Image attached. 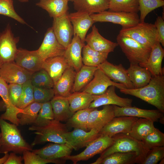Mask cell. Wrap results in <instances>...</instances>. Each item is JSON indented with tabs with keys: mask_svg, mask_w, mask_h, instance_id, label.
<instances>
[{
	"mask_svg": "<svg viewBox=\"0 0 164 164\" xmlns=\"http://www.w3.org/2000/svg\"><path fill=\"white\" fill-rule=\"evenodd\" d=\"M164 157V146L155 148L147 151L141 164H156Z\"/></svg>",
	"mask_w": 164,
	"mask_h": 164,
	"instance_id": "cell-48",
	"label": "cell"
},
{
	"mask_svg": "<svg viewBox=\"0 0 164 164\" xmlns=\"http://www.w3.org/2000/svg\"><path fill=\"white\" fill-rule=\"evenodd\" d=\"M127 70L134 89L139 88L146 85L152 77L151 73L147 68L140 66L138 64L130 63L129 67Z\"/></svg>",
	"mask_w": 164,
	"mask_h": 164,
	"instance_id": "cell-29",
	"label": "cell"
},
{
	"mask_svg": "<svg viewBox=\"0 0 164 164\" xmlns=\"http://www.w3.org/2000/svg\"><path fill=\"white\" fill-rule=\"evenodd\" d=\"M115 88L114 86H111L103 94L99 95H92L93 100L89 108H96L107 105H114L120 107L132 106L133 100L118 96L115 93Z\"/></svg>",
	"mask_w": 164,
	"mask_h": 164,
	"instance_id": "cell-16",
	"label": "cell"
},
{
	"mask_svg": "<svg viewBox=\"0 0 164 164\" xmlns=\"http://www.w3.org/2000/svg\"><path fill=\"white\" fill-rule=\"evenodd\" d=\"M94 108H89L75 112L67 121V125L74 128H80L87 131V122L88 116Z\"/></svg>",
	"mask_w": 164,
	"mask_h": 164,
	"instance_id": "cell-40",
	"label": "cell"
},
{
	"mask_svg": "<svg viewBox=\"0 0 164 164\" xmlns=\"http://www.w3.org/2000/svg\"><path fill=\"white\" fill-rule=\"evenodd\" d=\"M14 61L22 68L32 73L42 69L43 63L37 50L29 51L22 49H18Z\"/></svg>",
	"mask_w": 164,
	"mask_h": 164,
	"instance_id": "cell-19",
	"label": "cell"
},
{
	"mask_svg": "<svg viewBox=\"0 0 164 164\" xmlns=\"http://www.w3.org/2000/svg\"><path fill=\"white\" fill-rule=\"evenodd\" d=\"M138 155L135 152H116L103 159L99 164H139Z\"/></svg>",
	"mask_w": 164,
	"mask_h": 164,
	"instance_id": "cell-36",
	"label": "cell"
},
{
	"mask_svg": "<svg viewBox=\"0 0 164 164\" xmlns=\"http://www.w3.org/2000/svg\"><path fill=\"white\" fill-rule=\"evenodd\" d=\"M95 22H108L120 25L122 29L133 27L140 22L138 13L106 10L90 15Z\"/></svg>",
	"mask_w": 164,
	"mask_h": 164,
	"instance_id": "cell-7",
	"label": "cell"
},
{
	"mask_svg": "<svg viewBox=\"0 0 164 164\" xmlns=\"http://www.w3.org/2000/svg\"><path fill=\"white\" fill-rule=\"evenodd\" d=\"M29 130L34 131V133L36 135L31 145L32 146L46 142L67 144L64 134L68 132L67 126L54 119L43 126L37 127L32 125Z\"/></svg>",
	"mask_w": 164,
	"mask_h": 164,
	"instance_id": "cell-4",
	"label": "cell"
},
{
	"mask_svg": "<svg viewBox=\"0 0 164 164\" xmlns=\"http://www.w3.org/2000/svg\"><path fill=\"white\" fill-rule=\"evenodd\" d=\"M121 93L139 98L164 113V75L152 76L148 84L138 89L123 88Z\"/></svg>",
	"mask_w": 164,
	"mask_h": 164,
	"instance_id": "cell-1",
	"label": "cell"
},
{
	"mask_svg": "<svg viewBox=\"0 0 164 164\" xmlns=\"http://www.w3.org/2000/svg\"><path fill=\"white\" fill-rule=\"evenodd\" d=\"M20 1L22 2H26L28 1V0H19Z\"/></svg>",
	"mask_w": 164,
	"mask_h": 164,
	"instance_id": "cell-54",
	"label": "cell"
},
{
	"mask_svg": "<svg viewBox=\"0 0 164 164\" xmlns=\"http://www.w3.org/2000/svg\"><path fill=\"white\" fill-rule=\"evenodd\" d=\"M67 97L69 103L70 109L74 113L89 108L93 100L92 94L83 91L72 93Z\"/></svg>",
	"mask_w": 164,
	"mask_h": 164,
	"instance_id": "cell-34",
	"label": "cell"
},
{
	"mask_svg": "<svg viewBox=\"0 0 164 164\" xmlns=\"http://www.w3.org/2000/svg\"><path fill=\"white\" fill-rule=\"evenodd\" d=\"M85 41L91 49L101 52L109 53L113 52L118 46L117 43L112 42L103 37L95 25L92 26L91 31L87 35Z\"/></svg>",
	"mask_w": 164,
	"mask_h": 164,
	"instance_id": "cell-23",
	"label": "cell"
},
{
	"mask_svg": "<svg viewBox=\"0 0 164 164\" xmlns=\"http://www.w3.org/2000/svg\"><path fill=\"white\" fill-rule=\"evenodd\" d=\"M54 119L57 121H67L74 113L70 109V104L67 97L54 96L50 101Z\"/></svg>",
	"mask_w": 164,
	"mask_h": 164,
	"instance_id": "cell-30",
	"label": "cell"
},
{
	"mask_svg": "<svg viewBox=\"0 0 164 164\" xmlns=\"http://www.w3.org/2000/svg\"><path fill=\"white\" fill-rule=\"evenodd\" d=\"M119 34L129 37L151 49L157 42L156 29L155 25L144 21L140 22L130 28L122 29Z\"/></svg>",
	"mask_w": 164,
	"mask_h": 164,
	"instance_id": "cell-6",
	"label": "cell"
},
{
	"mask_svg": "<svg viewBox=\"0 0 164 164\" xmlns=\"http://www.w3.org/2000/svg\"><path fill=\"white\" fill-rule=\"evenodd\" d=\"M23 160L21 156L17 155L15 152H11L4 164H21Z\"/></svg>",
	"mask_w": 164,
	"mask_h": 164,
	"instance_id": "cell-52",
	"label": "cell"
},
{
	"mask_svg": "<svg viewBox=\"0 0 164 164\" xmlns=\"http://www.w3.org/2000/svg\"><path fill=\"white\" fill-rule=\"evenodd\" d=\"M54 119V114L50 101L42 103L37 118L32 125L42 127Z\"/></svg>",
	"mask_w": 164,
	"mask_h": 164,
	"instance_id": "cell-43",
	"label": "cell"
},
{
	"mask_svg": "<svg viewBox=\"0 0 164 164\" xmlns=\"http://www.w3.org/2000/svg\"><path fill=\"white\" fill-rule=\"evenodd\" d=\"M68 17L73 25V35L77 36L84 43L87 33L95 22L86 12L77 11L69 14Z\"/></svg>",
	"mask_w": 164,
	"mask_h": 164,
	"instance_id": "cell-20",
	"label": "cell"
},
{
	"mask_svg": "<svg viewBox=\"0 0 164 164\" xmlns=\"http://www.w3.org/2000/svg\"><path fill=\"white\" fill-rule=\"evenodd\" d=\"M77 35H73L72 41L66 49L63 56L69 66L78 72L83 65L81 53L85 45Z\"/></svg>",
	"mask_w": 164,
	"mask_h": 164,
	"instance_id": "cell-24",
	"label": "cell"
},
{
	"mask_svg": "<svg viewBox=\"0 0 164 164\" xmlns=\"http://www.w3.org/2000/svg\"><path fill=\"white\" fill-rule=\"evenodd\" d=\"M108 9L111 11L138 13V0H110Z\"/></svg>",
	"mask_w": 164,
	"mask_h": 164,
	"instance_id": "cell-39",
	"label": "cell"
},
{
	"mask_svg": "<svg viewBox=\"0 0 164 164\" xmlns=\"http://www.w3.org/2000/svg\"><path fill=\"white\" fill-rule=\"evenodd\" d=\"M97 67L111 80L124 85L127 88L134 89L128 76L127 70L121 64L114 65L106 60Z\"/></svg>",
	"mask_w": 164,
	"mask_h": 164,
	"instance_id": "cell-18",
	"label": "cell"
},
{
	"mask_svg": "<svg viewBox=\"0 0 164 164\" xmlns=\"http://www.w3.org/2000/svg\"><path fill=\"white\" fill-rule=\"evenodd\" d=\"M7 84L0 77V96L6 107L5 112L1 115L0 118L4 120L9 121L18 126L19 125L18 115L22 113L23 110L17 108L12 103L9 95Z\"/></svg>",
	"mask_w": 164,
	"mask_h": 164,
	"instance_id": "cell-22",
	"label": "cell"
},
{
	"mask_svg": "<svg viewBox=\"0 0 164 164\" xmlns=\"http://www.w3.org/2000/svg\"><path fill=\"white\" fill-rule=\"evenodd\" d=\"M9 154L8 153H6L4 154V156L0 158V164H4L7 160Z\"/></svg>",
	"mask_w": 164,
	"mask_h": 164,
	"instance_id": "cell-53",
	"label": "cell"
},
{
	"mask_svg": "<svg viewBox=\"0 0 164 164\" xmlns=\"http://www.w3.org/2000/svg\"><path fill=\"white\" fill-rule=\"evenodd\" d=\"M36 5L46 10L53 18L63 15L69 9L67 0H40Z\"/></svg>",
	"mask_w": 164,
	"mask_h": 164,
	"instance_id": "cell-32",
	"label": "cell"
},
{
	"mask_svg": "<svg viewBox=\"0 0 164 164\" xmlns=\"http://www.w3.org/2000/svg\"><path fill=\"white\" fill-rule=\"evenodd\" d=\"M83 63L89 66L98 67L106 60L109 53L101 52L94 50L87 44L85 45L82 49Z\"/></svg>",
	"mask_w": 164,
	"mask_h": 164,
	"instance_id": "cell-37",
	"label": "cell"
},
{
	"mask_svg": "<svg viewBox=\"0 0 164 164\" xmlns=\"http://www.w3.org/2000/svg\"><path fill=\"white\" fill-rule=\"evenodd\" d=\"M33 73L22 68L14 61L3 63L0 68V77L9 84H22L30 80Z\"/></svg>",
	"mask_w": 164,
	"mask_h": 164,
	"instance_id": "cell-11",
	"label": "cell"
},
{
	"mask_svg": "<svg viewBox=\"0 0 164 164\" xmlns=\"http://www.w3.org/2000/svg\"><path fill=\"white\" fill-rule=\"evenodd\" d=\"M111 86H114L119 89L126 88L124 85L111 80L98 67L95 72L93 78L83 89V91L92 95H99L104 93Z\"/></svg>",
	"mask_w": 164,
	"mask_h": 164,
	"instance_id": "cell-15",
	"label": "cell"
},
{
	"mask_svg": "<svg viewBox=\"0 0 164 164\" xmlns=\"http://www.w3.org/2000/svg\"><path fill=\"white\" fill-rule=\"evenodd\" d=\"M8 90L11 101L16 106L22 93V84H10L8 85Z\"/></svg>",
	"mask_w": 164,
	"mask_h": 164,
	"instance_id": "cell-50",
	"label": "cell"
},
{
	"mask_svg": "<svg viewBox=\"0 0 164 164\" xmlns=\"http://www.w3.org/2000/svg\"><path fill=\"white\" fill-rule=\"evenodd\" d=\"M73 149L67 144L54 143L32 151L45 159L65 160L64 158L70 155Z\"/></svg>",
	"mask_w": 164,
	"mask_h": 164,
	"instance_id": "cell-26",
	"label": "cell"
},
{
	"mask_svg": "<svg viewBox=\"0 0 164 164\" xmlns=\"http://www.w3.org/2000/svg\"><path fill=\"white\" fill-rule=\"evenodd\" d=\"M138 119L136 117L120 116L114 117L100 131L101 135L112 137L119 133L128 134L134 123Z\"/></svg>",
	"mask_w": 164,
	"mask_h": 164,
	"instance_id": "cell-17",
	"label": "cell"
},
{
	"mask_svg": "<svg viewBox=\"0 0 164 164\" xmlns=\"http://www.w3.org/2000/svg\"><path fill=\"white\" fill-rule=\"evenodd\" d=\"M67 0L68 1H73V0Z\"/></svg>",
	"mask_w": 164,
	"mask_h": 164,
	"instance_id": "cell-57",
	"label": "cell"
},
{
	"mask_svg": "<svg viewBox=\"0 0 164 164\" xmlns=\"http://www.w3.org/2000/svg\"><path fill=\"white\" fill-rule=\"evenodd\" d=\"M116 39L118 45L130 63L139 64L147 61L150 55L151 49L129 37L119 34Z\"/></svg>",
	"mask_w": 164,
	"mask_h": 164,
	"instance_id": "cell-5",
	"label": "cell"
},
{
	"mask_svg": "<svg viewBox=\"0 0 164 164\" xmlns=\"http://www.w3.org/2000/svg\"><path fill=\"white\" fill-rule=\"evenodd\" d=\"M34 101L43 103L50 101L55 96L53 88H46L33 87Z\"/></svg>",
	"mask_w": 164,
	"mask_h": 164,
	"instance_id": "cell-49",
	"label": "cell"
},
{
	"mask_svg": "<svg viewBox=\"0 0 164 164\" xmlns=\"http://www.w3.org/2000/svg\"><path fill=\"white\" fill-rule=\"evenodd\" d=\"M17 126L0 118V153L12 152L22 154L25 151L32 150V146L24 139Z\"/></svg>",
	"mask_w": 164,
	"mask_h": 164,
	"instance_id": "cell-2",
	"label": "cell"
},
{
	"mask_svg": "<svg viewBox=\"0 0 164 164\" xmlns=\"http://www.w3.org/2000/svg\"><path fill=\"white\" fill-rule=\"evenodd\" d=\"M42 103L34 101L23 109L18 115L19 124L22 125H33L36 120Z\"/></svg>",
	"mask_w": 164,
	"mask_h": 164,
	"instance_id": "cell-38",
	"label": "cell"
},
{
	"mask_svg": "<svg viewBox=\"0 0 164 164\" xmlns=\"http://www.w3.org/2000/svg\"><path fill=\"white\" fill-rule=\"evenodd\" d=\"M113 106L115 117L129 116L141 118L149 119L154 122L160 121L164 124V113L158 109L146 110L132 106L120 107L114 105Z\"/></svg>",
	"mask_w": 164,
	"mask_h": 164,
	"instance_id": "cell-13",
	"label": "cell"
},
{
	"mask_svg": "<svg viewBox=\"0 0 164 164\" xmlns=\"http://www.w3.org/2000/svg\"><path fill=\"white\" fill-rule=\"evenodd\" d=\"M114 142L113 137L101 135L87 145L81 152L77 155L67 156L64 159L70 160L74 164H77L80 161L87 160L96 155L101 153L112 145Z\"/></svg>",
	"mask_w": 164,
	"mask_h": 164,
	"instance_id": "cell-8",
	"label": "cell"
},
{
	"mask_svg": "<svg viewBox=\"0 0 164 164\" xmlns=\"http://www.w3.org/2000/svg\"><path fill=\"white\" fill-rule=\"evenodd\" d=\"M1 133H0V138L1 137Z\"/></svg>",
	"mask_w": 164,
	"mask_h": 164,
	"instance_id": "cell-58",
	"label": "cell"
},
{
	"mask_svg": "<svg viewBox=\"0 0 164 164\" xmlns=\"http://www.w3.org/2000/svg\"><path fill=\"white\" fill-rule=\"evenodd\" d=\"M22 154L25 164H46L49 163L59 164L63 163V161L64 160L45 159L38 154L29 150L23 152Z\"/></svg>",
	"mask_w": 164,
	"mask_h": 164,
	"instance_id": "cell-46",
	"label": "cell"
},
{
	"mask_svg": "<svg viewBox=\"0 0 164 164\" xmlns=\"http://www.w3.org/2000/svg\"><path fill=\"white\" fill-rule=\"evenodd\" d=\"M66 49L57 41L52 27L48 29L38 53L43 61L56 56H63Z\"/></svg>",
	"mask_w": 164,
	"mask_h": 164,
	"instance_id": "cell-14",
	"label": "cell"
},
{
	"mask_svg": "<svg viewBox=\"0 0 164 164\" xmlns=\"http://www.w3.org/2000/svg\"><path fill=\"white\" fill-rule=\"evenodd\" d=\"M67 12L63 15L53 18L52 27L59 43L66 49L71 43L73 35V26Z\"/></svg>",
	"mask_w": 164,
	"mask_h": 164,
	"instance_id": "cell-12",
	"label": "cell"
},
{
	"mask_svg": "<svg viewBox=\"0 0 164 164\" xmlns=\"http://www.w3.org/2000/svg\"><path fill=\"white\" fill-rule=\"evenodd\" d=\"M30 80L33 87L46 88H53L54 84L47 72L44 69L33 72Z\"/></svg>",
	"mask_w": 164,
	"mask_h": 164,
	"instance_id": "cell-42",
	"label": "cell"
},
{
	"mask_svg": "<svg viewBox=\"0 0 164 164\" xmlns=\"http://www.w3.org/2000/svg\"><path fill=\"white\" fill-rule=\"evenodd\" d=\"M164 57V49L161 44L157 41L151 49L150 55L147 61L139 64L141 67L147 68L152 76L164 74L162 63Z\"/></svg>",
	"mask_w": 164,
	"mask_h": 164,
	"instance_id": "cell-25",
	"label": "cell"
},
{
	"mask_svg": "<svg viewBox=\"0 0 164 164\" xmlns=\"http://www.w3.org/2000/svg\"><path fill=\"white\" fill-rule=\"evenodd\" d=\"M140 12V22L144 21L148 14L158 8L164 5V0H138Z\"/></svg>",
	"mask_w": 164,
	"mask_h": 164,
	"instance_id": "cell-45",
	"label": "cell"
},
{
	"mask_svg": "<svg viewBox=\"0 0 164 164\" xmlns=\"http://www.w3.org/2000/svg\"><path fill=\"white\" fill-rule=\"evenodd\" d=\"M76 72L71 67L65 70L60 78L54 84L55 96L67 97L71 94Z\"/></svg>",
	"mask_w": 164,
	"mask_h": 164,
	"instance_id": "cell-28",
	"label": "cell"
},
{
	"mask_svg": "<svg viewBox=\"0 0 164 164\" xmlns=\"http://www.w3.org/2000/svg\"><path fill=\"white\" fill-rule=\"evenodd\" d=\"M19 40L18 38L14 36L9 26L0 34V61L3 64L14 61Z\"/></svg>",
	"mask_w": 164,
	"mask_h": 164,
	"instance_id": "cell-10",
	"label": "cell"
},
{
	"mask_svg": "<svg viewBox=\"0 0 164 164\" xmlns=\"http://www.w3.org/2000/svg\"><path fill=\"white\" fill-rule=\"evenodd\" d=\"M161 162L159 164H164V158L161 160Z\"/></svg>",
	"mask_w": 164,
	"mask_h": 164,
	"instance_id": "cell-55",
	"label": "cell"
},
{
	"mask_svg": "<svg viewBox=\"0 0 164 164\" xmlns=\"http://www.w3.org/2000/svg\"><path fill=\"white\" fill-rule=\"evenodd\" d=\"M114 117L113 105H104L103 109L100 110L94 108L89 115L87 122V130L94 128L100 130Z\"/></svg>",
	"mask_w": 164,
	"mask_h": 164,
	"instance_id": "cell-21",
	"label": "cell"
},
{
	"mask_svg": "<svg viewBox=\"0 0 164 164\" xmlns=\"http://www.w3.org/2000/svg\"><path fill=\"white\" fill-rule=\"evenodd\" d=\"M100 130L92 129L89 132L80 128H74L71 132L64 134L67 144L73 149L77 150L86 147L90 143L101 135Z\"/></svg>",
	"mask_w": 164,
	"mask_h": 164,
	"instance_id": "cell-9",
	"label": "cell"
},
{
	"mask_svg": "<svg viewBox=\"0 0 164 164\" xmlns=\"http://www.w3.org/2000/svg\"><path fill=\"white\" fill-rule=\"evenodd\" d=\"M110 0H73L74 9L77 11L86 12L90 15L108 9Z\"/></svg>",
	"mask_w": 164,
	"mask_h": 164,
	"instance_id": "cell-31",
	"label": "cell"
},
{
	"mask_svg": "<svg viewBox=\"0 0 164 164\" xmlns=\"http://www.w3.org/2000/svg\"><path fill=\"white\" fill-rule=\"evenodd\" d=\"M113 144L101 153L100 157L92 164H99L107 156L116 152H135L138 155L139 164L143 159L146 152L143 148L141 141H138L127 134L119 133L112 136Z\"/></svg>",
	"mask_w": 164,
	"mask_h": 164,
	"instance_id": "cell-3",
	"label": "cell"
},
{
	"mask_svg": "<svg viewBox=\"0 0 164 164\" xmlns=\"http://www.w3.org/2000/svg\"><path fill=\"white\" fill-rule=\"evenodd\" d=\"M0 15L12 18L21 23H26L15 11L12 0H0Z\"/></svg>",
	"mask_w": 164,
	"mask_h": 164,
	"instance_id": "cell-47",
	"label": "cell"
},
{
	"mask_svg": "<svg viewBox=\"0 0 164 164\" xmlns=\"http://www.w3.org/2000/svg\"><path fill=\"white\" fill-rule=\"evenodd\" d=\"M97 67L83 65L80 70L76 72L71 93L79 92L84 88L93 77Z\"/></svg>",
	"mask_w": 164,
	"mask_h": 164,
	"instance_id": "cell-33",
	"label": "cell"
},
{
	"mask_svg": "<svg viewBox=\"0 0 164 164\" xmlns=\"http://www.w3.org/2000/svg\"><path fill=\"white\" fill-rule=\"evenodd\" d=\"M156 128L154 122L143 118L138 119L133 124L128 135L136 139L141 141L145 136L153 131Z\"/></svg>",
	"mask_w": 164,
	"mask_h": 164,
	"instance_id": "cell-35",
	"label": "cell"
},
{
	"mask_svg": "<svg viewBox=\"0 0 164 164\" xmlns=\"http://www.w3.org/2000/svg\"><path fill=\"white\" fill-rule=\"evenodd\" d=\"M156 29L157 41L164 46V21L160 16H158L154 24Z\"/></svg>",
	"mask_w": 164,
	"mask_h": 164,
	"instance_id": "cell-51",
	"label": "cell"
},
{
	"mask_svg": "<svg viewBox=\"0 0 164 164\" xmlns=\"http://www.w3.org/2000/svg\"><path fill=\"white\" fill-rule=\"evenodd\" d=\"M144 149L147 152L155 148L164 146V134L158 129L145 137L141 141Z\"/></svg>",
	"mask_w": 164,
	"mask_h": 164,
	"instance_id": "cell-41",
	"label": "cell"
},
{
	"mask_svg": "<svg viewBox=\"0 0 164 164\" xmlns=\"http://www.w3.org/2000/svg\"><path fill=\"white\" fill-rule=\"evenodd\" d=\"M2 64L3 63L1 62L0 61V68Z\"/></svg>",
	"mask_w": 164,
	"mask_h": 164,
	"instance_id": "cell-56",
	"label": "cell"
},
{
	"mask_svg": "<svg viewBox=\"0 0 164 164\" xmlns=\"http://www.w3.org/2000/svg\"><path fill=\"white\" fill-rule=\"evenodd\" d=\"M69 67L66 59L62 56L47 59L44 61L42 68L47 72L54 84Z\"/></svg>",
	"mask_w": 164,
	"mask_h": 164,
	"instance_id": "cell-27",
	"label": "cell"
},
{
	"mask_svg": "<svg viewBox=\"0 0 164 164\" xmlns=\"http://www.w3.org/2000/svg\"><path fill=\"white\" fill-rule=\"evenodd\" d=\"M34 101L33 86L29 80L22 84V93L16 107L23 109Z\"/></svg>",
	"mask_w": 164,
	"mask_h": 164,
	"instance_id": "cell-44",
	"label": "cell"
}]
</instances>
